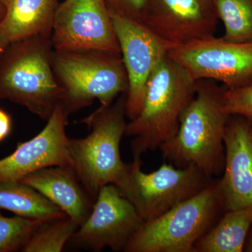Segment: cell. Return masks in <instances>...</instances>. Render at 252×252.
Returning a JSON list of instances; mask_svg holds the SVG:
<instances>
[{
	"mask_svg": "<svg viewBox=\"0 0 252 252\" xmlns=\"http://www.w3.org/2000/svg\"><path fill=\"white\" fill-rule=\"evenodd\" d=\"M223 90L216 81H196L195 96L181 116L177 133L159 147L165 160L177 167L194 165L211 179L223 174L230 117L223 110Z\"/></svg>",
	"mask_w": 252,
	"mask_h": 252,
	"instance_id": "6da1fadb",
	"label": "cell"
},
{
	"mask_svg": "<svg viewBox=\"0 0 252 252\" xmlns=\"http://www.w3.org/2000/svg\"><path fill=\"white\" fill-rule=\"evenodd\" d=\"M195 91L196 81L180 64L167 55L158 63L147 81L142 110L126 127L133 155L159 149L176 135Z\"/></svg>",
	"mask_w": 252,
	"mask_h": 252,
	"instance_id": "7a4b0ae2",
	"label": "cell"
},
{
	"mask_svg": "<svg viewBox=\"0 0 252 252\" xmlns=\"http://www.w3.org/2000/svg\"><path fill=\"white\" fill-rule=\"evenodd\" d=\"M126 104V94H122L112 104L100 105L79 122L90 133L84 138L69 139L70 166L94 201L104 186H117L127 172L128 164L120 154L127 124Z\"/></svg>",
	"mask_w": 252,
	"mask_h": 252,
	"instance_id": "3957f363",
	"label": "cell"
},
{
	"mask_svg": "<svg viewBox=\"0 0 252 252\" xmlns=\"http://www.w3.org/2000/svg\"><path fill=\"white\" fill-rule=\"evenodd\" d=\"M54 49L46 36L8 46L0 59V99L23 106L47 122L61 100L51 65Z\"/></svg>",
	"mask_w": 252,
	"mask_h": 252,
	"instance_id": "277c9868",
	"label": "cell"
},
{
	"mask_svg": "<svg viewBox=\"0 0 252 252\" xmlns=\"http://www.w3.org/2000/svg\"><path fill=\"white\" fill-rule=\"evenodd\" d=\"M51 65L61 89L59 104L69 115L91 105L94 99L109 105L128 91L121 54L54 49Z\"/></svg>",
	"mask_w": 252,
	"mask_h": 252,
	"instance_id": "5b68a950",
	"label": "cell"
},
{
	"mask_svg": "<svg viewBox=\"0 0 252 252\" xmlns=\"http://www.w3.org/2000/svg\"><path fill=\"white\" fill-rule=\"evenodd\" d=\"M225 212L220 180L161 216L144 222L125 252H193L194 246Z\"/></svg>",
	"mask_w": 252,
	"mask_h": 252,
	"instance_id": "8992f818",
	"label": "cell"
},
{
	"mask_svg": "<svg viewBox=\"0 0 252 252\" xmlns=\"http://www.w3.org/2000/svg\"><path fill=\"white\" fill-rule=\"evenodd\" d=\"M212 180L194 165L177 167L166 162L153 172L144 173L141 156L133 155L117 187L146 222L196 195Z\"/></svg>",
	"mask_w": 252,
	"mask_h": 252,
	"instance_id": "52a82bcc",
	"label": "cell"
},
{
	"mask_svg": "<svg viewBox=\"0 0 252 252\" xmlns=\"http://www.w3.org/2000/svg\"><path fill=\"white\" fill-rule=\"evenodd\" d=\"M167 56L195 81H218L229 89L252 84V42H230L213 36L170 48Z\"/></svg>",
	"mask_w": 252,
	"mask_h": 252,
	"instance_id": "ba28073f",
	"label": "cell"
},
{
	"mask_svg": "<svg viewBox=\"0 0 252 252\" xmlns=\"http://www.w3.org/2000/svg\"><path fill=\"white\" fill-rule=\"evenodd\" d=\"M56 51L121 54L110 11L104 0H64L55 12L51 36Z\"/></svg>",
	"mask_w": 252,
	"mask_h": 252,
	"instance_id": "9c48e42d",
	"label": "cell"
},
{
	"mask_svg": "<svg viewBox=\"0 0 252 252\" xmlns=\"http://www.w3.org/2000/svg\"><path fill=\"white\" fill-rule=\"evenodd\" d=\"M143 223L135 207L123 196L117 186L107 185L99 190L90 215L70 241L94 252L105 248L124 251Z\"/></svg>",
	"mask_w": 252,
	"mask_h": 252,
	"instance_id": "30bf717a",
	"label": "cell"
},
{
	"mask_svg": "<svg viewBox=\"0 0 252 252\" xmlns=\"http://www.w3.org/2000/svg\"><path fill=\"white\" fill-rule=\"evenodd\" d=\"M111 17L128 78L126 117L132 121L142 110L151 74L172 47L142 23L114 14Z\"/></svg>",
	"mask_w": 252,
	"mask_h": 252,
	"instance_id": "8fae6325",
	"label": "cell"
},
{
	"mask_svg": "<svg viewBox=\"0 0 252 252\" xmlns=\"http://www.w3.org/2000/svg\"><path fill=\"white\" fill-rule=\"evenodd\" d=\"M212 0H149L144 26L171 47L215 36Z\"/></svg>",
	"mask_w": 252,
	"mask_h": 252,
	"instance_id": "7c38bea8",
	"label": "cell"
},
{
	"mask_svg": "<svg viewBox=\"0 0 252 252\" xmlns=\"http://www.w3.org/2000/svg\"><path fill=\"white\" fill-rule=\"evenodd\" d=\"M68 114L59 104L44 128L31 140L18 144L16 150L0 159V182H18L45 167L70 165Z\"/></svg>",
	"mask_w": 252,
	"mask_h": 252,
	"instance_id": "4fadbf2b",
	"label": "cell"
},
{
	"mask_svg": "<svg viewBox=\"0 0 252 252\" xmlns=\"http://www.w3.org/2000/svg\"><path fill=\"white\" fill-rule=\"evenodd\" d=\"M252 126L230 116L225 127V165L220 187L225 212L252 206Z\"/></svg>",
	"mask_w": 252,
	"mask_h": 252,
	"instance_id": "5bb4252c",
	"label": "cell"
},
{
	"mask_svg": "<svg viewBox=\"0 0 252 252\" xmlns=\"http://www.w3.org/2000/svg\"><path fill=\"white\" fill-rule=\"evenodd\" d=\"M19 182L42 194L79 226L94 207V200L70 165L45 167L26 176Z\"/></svg>",
	"mask_w": 252,
	"mask_h": 252,
	"instance_id": "9a60e30c",
	"label": "cell"
},
{
	"mask_svg": "<svg viewBox=\"0 0 252 252\" xmlns=\"http://www.w3.org/2000/svg\"><path fill=\"white\" fill-rule=\"evenodd\" d=\"M58 0H11L0 26V47L34 37H51Z\"/></svg>",
	"mask_w": 252,
	"mask_h": 252,
	"instance_id": "2e32d148",
	"label": "cell"
},
{
	"mask_svg": "<svg viewBox=\"0 0 252 252\" xmlns=\"http://www.w3.org/2000/svg\"><path fill=\"white\" fill-rule=\"evenodd\" d=\"M252 224V206L224 212L216 224L199 239L193 252H243Z\"/></svg>",
	"mask_w": 252,
	"mask_h": 252,
	"instance_id": "e0dca14e",
	"label": "cell"
},
{
	"mask_svg": "<svg viewBox=\"0 0 252 252\" xmlns=\"http://www.w3.org/2000/svg\"><path fill=\"white\" fill-rule=\"evenodd\" d=\"M0 210H7L16 216L52 221L67 217L49 199L21 182H0Z\"/></svg>",
	"mask_w": 252,
	"mask_h": 252,
	"instance_id": "ac0fdd59",
	"label": "cell"
},
{
	"mask_svg": "<svg viewBox=\"0 0 252 252\" xmlns=\"http://www.w3.org/2000/svg\"><path fill=\"white\" fill-rule=\"evenodd\" d=\"M219 20L224 25L222 39L252 42V0H212Z\"/></svg>",
	"mask_w": 252,
	"mask_h": 252,
	"instance_id": "d6986e66",
	"label": "cell"
},
{
	"mask_svg": "<svg viewBox=\"0 0 252 252\" xmlns=\"http://www.w3.org/2000/svg\"><path fill=\"white\" fill-rule=\"evenodd\" d=\"M79 227V224L68 217L49 222L32 235L21 252H62Z\"/></svg>",
	"mask_w": 252,
	"mask_h": 252,
	"instance_id": "ffe728a7",
	"label": "cell"
},
{
	"mask_svg": "<svg viewBox=\"0 0 252 252\" xmlns=\"http://www.w3.org/2000/svg\"><path fill=\"white\" fill-rule=\"evenodd\" d=\"M49 222L18 216L6 217L0 212V252L21 251L32 235Z\"/></svg>",
	"mask_w": 252,
	"mask_h": 252,
	"instance_id": "44dd1931",
	"label": "cell"
},
{
	"mask_svg": "<svg viewBox=\"0 0 252 252\" xmlns=\"http://www.w3.org/2000/svg\"><path fill=\"white\" fill-rule=\"evenodd\" d=\"M223 106L228 116H240L252 126V84L237 89L224 87Z\"/></svg>",
	"mask_w": 252,
	"mask_h": 252,
	"instance_id": "7402d4cb",
	"label": "cell"
},
{
	"mask_svg": "<svg viewBox=\"0 0 252 252\" xmlns=\"http://www.w3.org/2000/svg\"><path fill=\"white\" fill-rule=\"evenodd\" d=\"M111 14L144 24L149 0H104Z\"/></svg>",
	"mask_w": 252,
	"mask_h": 252,
	"instance_id": "603a6c76",
	"label": "cell"
},
{
	"mask_svg": "<svg viewBox=\"0 0 252 252\" xmlns=\"http://www.w3.org/2000/svg\"><path fill=\"white\" fill-rule=\"evenodd\" d=\"M12 127L11 116L4 109L0 108V142L9 135Z\"/></svg>",
	"mask_w": 252,
	"mask_h": 252,
	"instance_id": "cb8c5ba5",
	"label": "cell"
},
{
	"mask_svg": "<svg viewBox=\"0 0 252 252\" xmlns=\"http://www.w3.org/2000/svg\"><path fill=\"white\" fill-rule=\"evenodd\" d=\"M11 0H0V26L4 21Z\"/></svg>",
	"mask_w": 252,
	"mask_h": 252,
	"instance_id": "d4e9b609",
	"label": "cell"
},
{
	"mask_svg": "<svg viewBox=\"0 0 252 252\" xmlns=\"http://www.w3.org/2000/svg\"><path fill=\"white\" fill-rule=\"evenodd\" d=\"M243 252H252V224L251 227H250V230H249L245 247H244Z\"/></svg>",
	"mask_w": 252,
	"mask_h": 252,
	"instance_id": "484cf974",
	"label": "cell"
},
{
	"mask_svg": "<svg viewBox=\"0 0 252 252\" xmlns=\"http://www.w3.org/2000/svg\"><path fill=\"white\" fill-rule=\"evenodd\" d=\"M4 49L0 47V59H1V56H2L3 53H4Z\"/></svg>",
	"mask_w": 252,
	"mask_h": 252,
	"instance_id": "4316f807",
	"label": "cell"
},
{
	"mask_svg": "<svg viewBox=\"0 0 252 252\" xmlns=\"http://www.w3.org/2000/svg\"></svg>",
	"mask_w": 252,
	"mask_h": 252,
	"instance_id": "83f0119b",
	"label": "cell"
}]
</instances>
